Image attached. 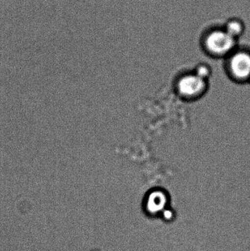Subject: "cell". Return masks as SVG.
<instances>
[{"label": "cell", "instance_id": "6da1fadb", "mask_svg": "<svg viewBox=\"0 0 250 251\" xmlns=\"http://www.w3.org/2000/svg\"><path fill=\"white\" fill-rule=\"evenodd\" d=\"M203 50L212 58L226 59L238 49V40L222 27L206 31L201 41Z\"/></svg>", "mask_w": 250, "mask_h": 251}, {"label": "cell", "instance_id": "7a4b0ae2", "mask_svg": "<svg viewBox=\"0 0 250 251\" xmlns=\"http://www.w3.org/2000/svg\"><path fill=\"white\" fill-rule=\"evenodd\" d=\"M173 91L184 101L193 102L201 100L209 89V81L198 76L193 71L178 75L173 82Z\"/></svg>", "mask_w": 250, "mask_h": 251}, {"label": "cell", "instance_id": "3957f363", "mask_svg": "<svg viewBox=\"0 0 250 251\" xmlns=\"http://www.w3.org/2000/svg\"><path fill=\"white\" fill-rule=\"evenodd\" d=\"M225 72L229 79L237 84L250 81V51L236 49L225 59Z\"/></svg>", "mask_w": 250, "mask_h": 251}, {"label": "cell", "instance_id": "277c9868", "mask_svg": "<svg viewBox=\"0 0 250 251\" xmlns=\"http://www.w3.org/2000/svg\"><path fill=\"white\" fill-rule=\"evenodd\" d=\"M171 206V197L167 190L156 187L147 192L142 203V209L149 219H160L163 212Z\"/></svg>", "mask_w": 250, "mask_h": 251}, {"label": "cell", "instance_id": "5b68a950", "mask_svg": "<svg viewBox=\"0 0 250 251\" xmlns=\"http://www.w3.org/2000/svg\"><path fill=\"white\" fill-rule=\"evenodd\" d=\"M223 29L233 38L239 40L245 31V25L242 20L238 18H230L223 26Z\"/></svg>", "mask_w": 250, "mask_h": 251}, {"label": "cell", "instance_id": "8992f818", "mask_svg": "<svg viewBox=\"0 0 250 251\" xmlns=\"http://www.w3.org/2000/svg\"><path fill=\"white\" fill-rule=\"evenodd\" d=\"M192 71L200 77L208 81L213 73L211 66L205 63H198Z\"/></svg>", "mask_w": 250, "mask_h": 251}, {"label": "cell", "instance_id": "52a82bcc", "mask_svg": "<svg viewBox=\"0 0 250 251\" xmlns=\"http://www.w3.org/2000/svg\"><path fill=\"white\" fill-rule=\"evenodd\" d=\"M176 211L173 209V206H170L167 208L162 215H161L160 220L163 221V222L167 223V224H170V223L174 222L176 220Z\"/></svg>", "mask_w": 250, "mask_h": 251}, {"label": "cell", "instance_id": "ba28073f", "mask_svg": "<svg viewBox=\"0 0 250 251\" xmlns=\"http://www.w3.org/2000/svg\"></svg>", "mask_w": 250, "mask_h": 251}]
</instances>
